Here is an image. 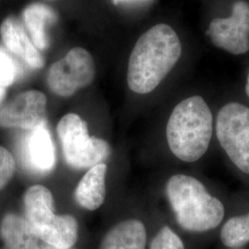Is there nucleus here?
Returning a JSON list of instances; mask_svg holds the SVG:
<instances>
[{
	"label": "nucleus",
	"instance_id": "nucleus-10",
	"mask_svg": "<svg viewBox=\"0 0 249 249\" xmlns=\"http://www.w3.org/2000/svg\"><path fill=\"white\" fill-rule=\"evenodd\" d=\"M23 205L24 218L37 236L56 219L53 195L44 186L36 185L28 188L23 196Z\"/></svg>",
	"mask_w": 249,
	"mask_h": 249
},
{
	"label": "nucleus",
	"instance_id": "nucleus-22",
	"mask_svg": "<svg viewBox=\"0 0 249 249\" xmlns=\"http://www.w3.org/2000/svg\"><path fill=\"white\" fill-rule=\"evenodd\" d=\"M40 249H57V248H54V247H52V246H49V245H46V246H44V247H42V248H40Z\"/></svg>",
	"mask_w": 249,
	"mask_h": 249
},
{
	"label": "nucleus",
	"instance_id": "nucleus-3",
	"mask_svg": "<svg viewBox=\"0 0 249 249\" xmlns=\"http://www.w3.org/2000/svg\"><path fill=\"white\" fill-rule=\"evenodd\" d=\"M166 195L179 225L189 231H210L223 222V202L210 194L196 178L175 175L166 184Z\"/></svg>",
	"mask_w": 249,
	"mask_h": 249
},
{
	"label": "nucleus",
	"instance_id": "nucleus-19",
	"mask_svg": "<svg viewBox=\"0 0 249 249\" xmlns=\"http://www.w3.org/2000/svg\"><path fill=\"white\" fill-rule=\"evenodd\" d=\"M151 249H185V248L178 234L168 226H164L153 238Z\"/></svg>",
	"mask_w": 249,
	"mask_h": 249
},
{
	"label": "nucleus",
	"instance_id": "nucleus-16",
	"mask_svg": "<svg viewBox=\"0 0 249 249\" xmlns=\"http://www.w3.org/2000/svg\"><path fill=\"white\" fill-rule=\"evenodd\" d=\"M78 223L69 214L57 215L51 225L38 234L46 245L61 249H71L78 240Z\"/></svg>",
	"mask_w": 249,
	"mask_h": 249
},
{
	"label": "nucleus",
	"instance_id": "nucleus-1",
	"mask_svg": "<svg viewBox=\"0 0 249 249\" xmlns=\"http://www.w3.org/2000/svg\"><path fill=\"white\" fill-rule=\"evenodd\" d=\"M182 45L175 30L157 24L139 38L130 53L127 85L139 94L156 89L178 62Z\"/></svg>",
	"mask_w": 249,
	"mask_h": 249
},
{
	"label": "nucleus",
	"instance_id": "nucleus-9",
	"mask_svg": "<svg viewBox=\"0 0 249 249\" xmlns=\"http://www.w3.org/2000/svg\"><path fill=\"white\" fill-rule=\"evenodd\" d=\"M0 36L9 52L19 58L32 70L45 66L43 54L34 45L23 22L15 16L5 18L0 26Z\"/></svg>",
	"mask_w": 249,
	"mask_h": 249
},
{
	"label": "nucleus",
	"instance_id": "nucleus-13",
	"mask_svg": "<svg viewBox=\"0 0 249 249\" xmlns=\"http://www.w3.org/2000/svg\"><path fill=\"white\" fill-rule=\"evenodd\" d=\"M107 165L100 163L90 169L81 178L75 190V197L79 204L89 211H95L105 202Z\"/></svg>",
	"mask_w": 249,
	"mask_h": 249
},
{
	"label": "nucleus",
	"instance_id": "nucleus-18",
	"mask_svg": "<svg viewBox=\"0 0 249 249\" xmlns=\"http://www.w3.org/2000/svg\"><path fill=\"white\" fill-rule=\"evenodd\" d=\"M21 74V68L17 61L0 48V103L5 97L7 88Z\"/></svg>",
	"mask_w": 249,
	"mask_h": 249
},
{
	"label": "nucleus",
	"instance_id": "nucleus-7",
	"mask_svg": "<svg viewBox=\"0 0 249 249\" xmlns=\"http://www.w3.org/2000/svg\"><path fill=\"white\" fill-rule=\"evenodd\" d=\"M207 36L215 46L228 53H247L249 50V3L237 0L232 6L231 17L213 19Z\"/></svg>",
	"mask_w": 249,
	"mask_h": 249
},
{
	"label": "nucleus",
	"instance_id": "nucleus-12",
	"mask_svg": "<svg viewBox=\"0 0 249 249\" xmlns=\"http://www.w3.org/2000/svg\"><path fill=\"white\" fill-rule=\"evenodd\" d=\"M23 24L32 42L40 51L49 47L47 27L57 21V13L50 6L43 3H33L22 12Z\"/></svg>",
	"mask_w": 249,
	"mask_h": 249
},
{
	"label": "nucleus",
	"instance_id": "nucleus-20",
	"mask_svg": "<svg viewBox=\"0 0 249 249\" xmlns=\"http://www.w3.org/2000/svg\"><path fill=\"white\" fill-rule=\"evenodd\" d=\"M16 169V162L6 148L0 146V190L9 184Z\"/></svg>",
	"mask_w": 249,
	"mask_h": 249
},
{
	"label": "nucleus",
	"instance_id": "nucleus-6",
	"mask_svg": "<svg viewBox=\"0 0 249 249\" xmlns=\"http://www.w3.org/2000/svg\"><path fill=\"white\" fill-rule=\"evenodd\" d=\"M95 64L91 54L75 47L49 68L46 82L50 90L60 97H71L94 80Z\"/></svg>",
	"mask_w": 249,
	"mask_h": 249
},
{
	"label": "nucleus",
	"instance_id": "nucleus-5",
	"mask_svg": "<svg viewBox=\"0 0 249 249\" xmlns=\"http://www.w3.org/2000/svg\"><path fill=\"white\" fill-rule=\"evenodd\" d=\"M216 135L231 162L249 175V108L232 102L223 106L216 119Z\"/></svg>",
	"mask_w": 249,
	"mask_h": 249
},
{
	"label": "nucleus",
	"instance_id": "nucleus-17",
	"mask_svg": "<svg viewBox=\"0 0 249 249\" xmlns=\"http://www.w3.org/2000/svg\"><path fill=\"white\" fill-rule=\"evenodd\" d=\"M221 240L227 248L238 249L249 243V213L230 218L221 231Z\"/></svg>",
	"mask_w": 249,
	"mask_h": 249
},
{
	"label": "nucleus",
	"instance_id": "nucleus-21",
	"mask_svg": "<svg viewBox=\"0 0 249 249\" xmlns=\"http://www.w3.org/2000/svg\"><path fill=\"white\" fill-rule=\"evenodd\" d=\"M246 92H247V95L249 97V73L248 80H247V85H246Z\"/></svg>",
	"mask_w": 249,
	"mask_h": 249
},
{
	"label": "nucleus",
	"instance_id": "nucleus-2",
	"mask_svg": "<svg viewBox=\"0 0 249 249\" xmlns=\"http://www.w3.org/2000/svg\"><path fill=\"white\" fill-rule=\"evenodd\" d=\"M213 131L210 107L201 96H191L174 108L166 125L167 143L179 160L194 162L208 151Z\"/></svg>",
	"mask_w": 249,
	"mask_h": 249
},
{
	"label": "nucleus",
	"instance_id": "nucleus-4",
	"mask_svg": "<svg viewBox=\"0 0 249 249\" xmlns=\"http://www.w3.org/2000/svg\"><path fill=\"white\" fill-rule=\"evenodd\" d=\"M67 163L75 169L91 168L108 159L111 147L107 141L90 137L87 123L76 114L63 116L56 127Z\"/></svg>",
	"mask_w": 249,
	"mask_h": 249
},
{
	"label": "nucleus",
	"instance_id": "nucleus-8",
	"mask_svg": "<svg viewBox=\"0 0 249 249\" xmlns=\"http://www.w3.org/2000/svg\"><path fill=\"white\" fill-rule=\"evenodd\" d=\"M47 99L42 91L28 90L0 107V126L35 129L45 124Z\"/></svg>",
	"mask_w": 249,
	"mask_h": 249
},
{
	"label": "nucleus",
	"instance_id": "nucleus-23",
	"mask_svg": "<svg viewBox=\"0 0 249 249\" xmlns=\"http://www.w3.org/2000/svg\"><path fill=\"white\" fill-rule=\"evenodd\" d=\"M116 1H118V0H116Z\"/></svg>",
	"mask_w": 249,
	"mask_h": 249
},
{
	"label": "nucleus",
	"instance_id": "nucleus-14",
	"mask_svg": "<svg viewBox=\"0 0 249 249\" xmlns=\"http://www.w3.org/2000/svg\"><path fill=\"white\" fill-rule=\"evenodd\" d=\"M146 228L141 221L125 220L117 223L107 232L100 249H145Z\"/></svg>",
	"mask_w": 249,
	"mask_h": 249
},
{
	"label": "nucleus",
	"instance_id": "nucleus-11",
	"mask_svg": "<svg viewBox=\"0 0 249 249\" xmlns=\"http://www.w3.org/2000/svg\"><path fill=\"white\" fill-rule=\"evenodd\" d=\"M30 131L25 151L27 163L36 172L48 174L53 171L56 160L51 134L45 124Z\"/></svg>",
	"mask_w": 249,
	"mask_h": 249
},
{
	"label": "nucleus",
	"instance_id": "nucleus-15",
	"mask_svg": "<svg viewBox=\"0 0 249 249\" xmlns=\"http://www.w3.org/2000/svg\"><path fill=\"white\" fill-rule=\"evenodd\" d=\"M3 249H40L39 237L26 219L18 214H6L0 225Z\"/></svg>",
	"mask_w": 249,
	"mask_h": 249
}]
</instances>
